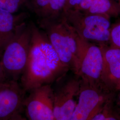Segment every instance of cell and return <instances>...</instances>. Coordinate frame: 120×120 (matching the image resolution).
<instances>
[{"instance_id": "5b68a950", "label": "cell", "mask_w": 120, "mask_h": 120, "mask_svg": "<svg viewBox=\"0 0 120 120\" xmlns=\"http://www.w3.org/2000/svg\"><path fill=\"white\" fill-rule=\"evenodd\" d=\"M113 96V93L102 86L80 80L78 100L71 120H90Z\"/></svg>"}, {"instance_id": "7402d4cb", "label": "cell", "mask_w": 120, "mask_h": 120, "mask_svg": "<svg viewBox=\"0 0 120 120\" xmlns=\"http://www.w3.org/2000/svg\"><path fill=\"white\" fill-rule=\"evenodd\" d=\"M118 94L117 99V104L120 108V90L118 91Z\"/></svg>"}, {"instance_id": "7a4b0ae2", "label": "cell", "mask_w": 120, "mask_h": 120, "mask_svg": "<svg viewBox=\"0 0 120 120\" xmlns=\"http://www.w3.org/2000/svg\"><path fill=\"white\" fill-rule=\"evenodd\" d=\"M38 24L62 63L76 73L78 62L79 37L63 13L56 17L40 18Z\"/></svg>"}, {"instance_id": "8fae6325", "label": "cell", "mask_w": 120, "mask_h": 120, "mask_svg": "<svg viewBox=\"0 0 120 120\" xmlns=\"http://www.w3.org/2000/svg\"><path fill=\"white\" fill-rule=\"evenodd\" d=\"M25 13L15 15L0 9V53L15 34L18 27L25 22Z\"/></svg>"}, {"instance_id": "ba28073f", "label": "cell", "mask_w": 120, "mask_h": 120, "mask_svg": "<svg viewBox=\"0 0 120 120\" xmlns=\"http://www.w3.org/2000/svg\"><path fill=\"white\" fill-rule=\"evenodd\" d=\"M26 92L18 81L0 83V120H10L22 113Z\"/></svg>"}, {"instance_id": "5bb4252c", "label": "cell", "mask_w": 120, "mask_h": 120, "mask_svg": "<svg viewBox=\"0 0 120 120\" xmlns=\"http://www.w3.org/2000/svg\"><path fill=\"white\" fill-rule=\"evenodd\" d=\"M27 6L40 18L47 17L49 9L50 0H29Z\"/></svg>"}, {"instance_id": "277c9868", "label": "cell", "mask_w": 120, "mask_h": 120, "mask_svg": "<svg viewBox=\"0 0 120 120\" xmlns=\"http://www.w3.org/2000/svg\"><path fill=\"white\" fill-rule=\"evenodd\" d=\"M67 21L81 38L87 41H109L111 23L109 16L92 14L72 9L63 12Z\"/></svg>"}, {"instance_id": "4fadbf2b", "label": "cell", "mask_w": 120, "mask_h": 120, "mask_svg": "<svg viewBox=\"0 0 120 120\" xmlns=\"http://www.w3.org/2000/svg\"><path fill=\"white\" fill-rule=\"evenodd\" d=\"M112 101H108L90 120H120V114L113 107Z\"/></svg>"}, {"instance_id": "3957f363", "label": "cell", "mask_w": 120, "mask_h": 120, "mask_svg": "<svg viewBox=\"0 0 120 120\" xmlns=\"http://www.w3.org/2000/svg\"><path fill=\"white\" fill-rule=\"evenodd\" d=\"M31 38L30 23L20 26L3 50L1 62L8 80L18 81L26 68Z\"/></svg>"}, {"instance_id": "9c48e42d", "label": "cell", "mask_w": 120, "mask_h": 120, "mask_svg": "<svg viewBox=\"0 0 120 120\" xmlns=\"http://www.w3.org/2000/svg\"><path fill=\"white\" fill-rule=\"evenodd\" d=\"M80 86V80L73 79L54 90V120H71Z\"/></svg>"}, {"instance_id": "52a82bcc", "label": "cell", "mask_w": 120, "mask_h": 120, "mask_svg": "<svg viewBox=\"0 0 120 120\" xmlns=\"http://www.w3.org/2000/svg\"><path fill=\"white\" fill-rule=\"evenodd\" d=\"M26 97L23 109L27 120H54V90L51 85L31 90Z\"/></svg>"}, {"instance_id": "e0dca14e", "label": "cell", "mask_w": 120, "mask_h": 120, "mask_svg": "<svg viewBox=\"0 0 120 120\" xmlns=\"http://www.w3.org/2000/svg\"><path fill=\"white\" fill-rule=\"evenodd\" d=\"M109 41L111 46L120 49V23L111 28Z\"/></svg>"}, {"instance_id": "2e32d148", "label": "cell", "mask_w": 120, "mask_h": 120, "mask_svg": "<svg viewBox=\"0 0 120 120\" xmlns=\"http://www.w3.org/2000/svg\"><path fill=\"white\" fill-rule=\"evenodd\" d=\"M65 0H50L49 9L47 17H56L62 13Z\"/></svg>"}, {"instance_id": "ac0fdd59", "label": "cell", "mask_w": 120, "mask_h": 120, "mask_svg": "<svg viewBox=\"0 0 120 120\" xmlns=\"http://www.w3.org/2000/svg\"><path fill=\"white\" fill-rule=\"evenodd\" d=\"M95 0H82L75 10H77L82 13H85L90 8L91 5Z\"/></svg>"}, {"instance_id": "cb8c5ba5", "label": "cell", "mask_w": 120, "mask_h": 120, "mask_svg": "<svg viewBox=\"0 0 120 120\" xmlns=\"http://www.w3.org/2000/svg\"><path fill=\"white\" fill-rule=\"evenodd\" d=\"M69 0H65V5L67 4V3L68 2V1H69ZM65 7V6H64Z\"/></svg>"}, {"instance_id": "6da1fadb", "label": "cell", "mask_w": 120, "mask_h": 120, "mask_svg": "<svg viewBox=\"0 0 120 120\" xmlns=\"http://www.w3.org/2000/svg\"><path fill=\"white\" fill-rule=\"evenodd\" d=\"M26 68L21 77L26 92L59 80L69 69L62 63L46 35L33 22Z\"/></svg>"}, {"instance_id": "9a60e30c", "label": "cell", "mask_w": 120, "mask_h": 120, "mask_svg": "<svg viewBox=\"0 0 120 120\" xmlns=\"http://www.w3.org/2000/svg\"><path fill=\"white\" fill-rule=\"evenodd\" d=\"M29 0H0V9L14 13L24 5L28 4Z\"/></svg>"}, {"instance_id": "8992f818", "label": "cell", "mask_w": 120, "mask_h": 120, "mask_svg": "<svg viewBox=\"0 0 120 120\" xmlns=\"http://www.w3.org/2000/svg\"><path fill=\"white\" fill-rule=\"evenodd\" d=\"M79 37L78 62L75 74L83 81L102 86L103 54L101 49Z\"/></svg>"}, {"instance_id": "ffe728a7", "label": "cell", "mask_w": 120, "mask_h": 120, "mask_svg": "<svg viewBox=\"0 0 120 120\" xmlns=\"http://www.w3.org/2000/svg\"><path fill=\"white\" fill-rule=\"evenodd\" d=\"M1 53H0V83L8 80L6 78L4 69L2 67V65L1 62Z\"/></svg>"}, {"instance_id": "7c38bea8", "label": "cell", "mask_w": 120, "mask_h": 120, "mask_svg": "<svg viewBox=\"0 0 120 120\" xmlns=\"http://www.w3.org/2000/svg\"><path fill=\"white\" fill-rule=\"evenodd\" d=\"M118 6L112 0H95L85 13L102 14L109 16L116 15L119 12Z\"/></svg>"}, {"instance_id": "44dd1931", "label": "cell", "mask_w": 120, "mask_h": 120, "mask_svg": "<svg viewBox=\"0 0 120 120\" xmlns=\"http://www.w3.org/2000/svg\"><path fill=\"white\" fill-rule=\"evenodd\" d=\"M10 120H27L26 119L25 116H22L21 113L17 115V116H15L13 119Z\"/></svg>"}, {"instance_id": "d6986e66", "label": "cell", "mask_w": 120, "mask_h": 120, "mask_svg": "<svg viewBox=\"0 0 120 120\" xmlns=\"http://www.w3.org/2000/svg\"><path fill=\"white\" fill-rule=\"evenodd\" d=\"M82 0H69L67 4L65 5L63 12L76 9Z\"/></svg>"}, {"instance_id": "30bf717a", "label": "cell", "mask_w": 120, "mask_h": 120, "mask_svg": "<svg viewBox=\"0 0 120 120\" xmlns=\"http://www.w3.org/2000/svg\"><path fill=\"white\" fill-rule=\"evenodd\" d=\"M103 66L101 85L104 89L114 93L120 90V49L101 46Z\"/></svg>"}, {"instance_id": "603a6c76", "label": "cell", "mask_w": 120, "mask_h": 120, "mask_svg": "<svg viewBox=\"0 0 120 120\" xmlns=\"http://www.w3.org/2000/svg\"><path fill=\"white\" fill-rule=\"evenodd\" d=\"M117 0V2L118 4V7L120 10V0Z\"/></svg>"}]
</instances>
